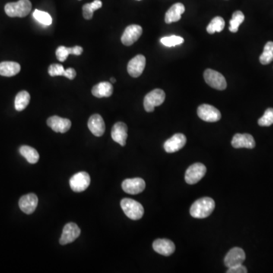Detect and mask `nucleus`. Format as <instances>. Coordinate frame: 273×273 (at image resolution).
Instances as JSON below:
<instances>
[{
  "mask_svg": "<svg viewBox=\"0 0 273 273\" xmlns=\"http://www.w3.org/2000/svg\"><path fill=\"white\" fill-rule=\"evenodd\" d=\"M49 75L51 77L55 76H63L65 72V68L60 64H52L49 67L48 69Z\"/></svg>",
  "mask_w": 273,
  "mask_h": 273,
  "instance_id": "72a5a7b5",
  "label": "nucleus"
},
{
  "mask_svg": "<svg viewBox=\"0 0 273 273\" xmlns=\"http://www.w3.org/2000/svg\"><path fill=\"white\" fill-rule=\"evenodd\" d=\"M121 207L125 215L132 220H139L144 216V209L138 201L130 198H124L121 201Z\"/></svg>",
  "mask_w": 273,
  "mask_h": 273,
  "instance_id": "7ed1b4c3",
  "label": "nucleus"
},
{
  "mask_svg": "<svg viewBox=\"0 0 273 273\" xmlns=\"http://www.w3.org/2000/svg\"><path fill=\"white\" fill-rule=\"evenodd\" d=\"M19 152L21 153V156H23L27 160V161L31 164L37 163L38 160L40 159V155L38 152L33 147H29V146H22L19 149Z\"/></svg>",
  "mask_w": 273,
  "mask_h": 273,
  "instance_id": "393cba45",
  "label": "nucleus"
},
{
  "mask_svg": "<svg viewBox=\"0 0 273 273\" xmlns=\"http://www.w3.org/2000/svg\"><path fill=\"white\" fill-rule=\"evenodd\" d=\"M198 115L202 120L207 122H218L221 119L219 109L211 105H201L198 109Z\"/></svg>",
  "mask_w": 273,
  "mask_h": 273,
  "instance_id": "6e6552de",
  "label": "nucleus"
},
{
  "mask_svg": "<svg viewBox=\"0 0 273 273\" xmlns=\"http://www.w3.org/2000/svg\"><path fill=\"white\" fill-rule=\"evenodd\" d=\"M207 173V167L202 163H194L191 165L185 172V181L188 185L198 183Z\"/></svg>",
  "mask_w": 273,
  "mask_h": 273,
  "instance_id": "423d86ee",
  "label": "nucleus"
},
{
  "mask_svg": "<svg viewBox=\"0 0 273 273\" xmlns=\"http://www.w3.org/2000/svg\"><path fill=\"white\" fill-rule=\"evenodd\" d=\"M226 23H225V20L222 17H214V18L210 21L209 25L207 26V30L210 34L215 33V32H221L223 31L224 29Z\"/></svg>",
  "mask_w": 273,
  "mask_h": 273,
  "instance_id": "cd10ccee",
  "label": "nucleus"
},
{
  "mask_svg": "<svg viewBox=\"0 0 273 273\" xmlns=\"http://www.w3.org/2000/svg\"><path fill=\"white\" fill-rule=\"evenodd\" d=\"M81 235V229L74 223L65 225L62 231V236L59 239V243L62 245L72 243Z\"/></svg>",
  "mask_w": 273,
  "mask_h": 273,
  "instance_id": "1a4fd4ad",
  "label": "nucleus"
},
{
  "mask_svg": "<svg viewBox=\"0 0 273 273\" xmlns=\"http://www.w3.org/2000/svg\"><path fill=\"white\" fill-rule=\"evenodd\" d=\"M260 126L268 127L273 124V109L269 108L265 111L264 115L258 120Z\"/></svg>",
  "mask_w": 273,
  "mask_h": 273,
  "instance_id": "2f4dec72",
  "label": "nucleus"
},
{
  "mask_svg": "<svg viewBox=\"0 0 273 273\" xmlns=\"http://www.w3.org/2000/svg\"><path fill=\"white\" fill-rule=\"evenodd\" d=\"M204 76L206 83L213 88L223 90L227 87L226 78L218 71L213 69H207L204 71Z\"/></svg>",
  "mask_w": 273,
  "mask_h": 273,
  "instance_id": "39448f33",
  "label": "nucleus"
},
{
  "mask_svg": "<svg viewBox=\"0 0 273 273\" xmlns=\"http://www.w3.org/2000/svg\"><path fill=\"white\" fill-rule=\"evenodd\" d=\"M31 8V2L29 0H19L16 2L7 3L5 11L11 17H24L30 12Z\"/></svg>",
  "mask_w": 273,
  "mask_h": 273,
  "instance_id": "f03ea898",
  "label": "nucleus"
},
{
  "mask_svg": "<svg viewBox=\"0 0 273 273\" xmlns=\"http://www.w3.org/2000/svg\"><path fill=\"white\" fill-rule=\"evenodd\" d=\"M146 66V58L143 55H136L130 60L128 65V72L131 77H138L142 74Z\"/></svg>",
  "mask_w": 273,
  "mask_h": 273,
  "instance_id": "ddd939ff",
  "label": "nucleus"
},
{
  "mask_svg": "<svg viewBox=\"0 0 273 273\" xmlns=\"http://www.w3.org/2000/svg\"><path fill=\"white\" fill-rule=\"evenodd\" d=\"M166 99V93L161 89H155L147 93L144 97V106L147 112H152L154 111L156 106L163 104Z\"/></svg>",
  "mask_w": 273,
  "mask_h": 273,
  "instance_id": "20e7f679",
  "label": "nucleus"
},
{
  "mask_svg": "<svg viewBox=\"0 0 273 273\" xmlns=\"http://www.w3.org/2000/svg\"><path fill=\"white\" fill-rule=\"evenodd\" d=\"M214 209L215 201L210 198H203L192 204L190 213L194 218L204 219L210 216Z\"/></svg>",
  "mask_w": 273,
  "mask_h": 273,
  "instance_id": "f257e3e1",
  "label": "nucleus"
},
{
  "mask_svg": "<svg viewBox=\"0 0 273 273\" xmlns=\"http://www.w3.org/2000/svg\"><path fill=\"white\" fill-rule=\"evenodd\" d=\"M111 135L115 142L124 147L128 138V127L123 122H117L112 127Z\"/></svg>",
  "mask_w": 273,
  "mask_h": 273,
  "instance_id": "f3484780",
  "label": "nucleus"
},
{
  "mask_svg": "<svg viewBox=\"0 0 273 273\" xmlns=\"http://www.w3.org/2000/svg\"><path fill=\"white\" fill-rule=\"evenodd\" d=\"M113 93V87L109 82H100L95 85L92 89V94L97 98L109 97Z\"/></svg>",
  "mask_w": 273,
  "mask_h": 273,
  "instance_id": "4be33fe9",
  "label": "nucleus"
},
{
  "mask_svg": "<svg viewBox=\"0 0 273 273\" xmlns=\"http://www.w3.org/2000/svg\"><path fill=\"white\" fill-rule=\"evenodd\" d=\"M122 189L127 194H138L144 191L146 188V183L144 179L141 178L125 179L122 182Z\"/></svg>",
  "mask_w": 273,
  "mask_h": 273,
  "instance_id": "f8f14e48",
  "label": "nucleus"
},
{
  "mask_svg": "<svg viewBox=\"0 0 273 273\" xmlns=\"http://www.w3.org/2000/svg\"><path fill=\"white\" fill-rule=\"evenodd\" d=\"M47 125L49 128H52V131L55 132L63 133L69 131L71 126V122L69 119H63L59 116L50 117L47 119Z\"/></svg>",
  "mask_w": 273,
  "mask_h": 273,
  "instance_id": "dca6fc26",
  "label": "nucleus"
},
{
  "mask_svg": "<svg viewBox=\"0 0 273 273\" xmlns=\"http://www.w3.org/2000/svg\"><path fill=\"white\" fill-rule=\"evenodd\" d=\"M55 55L59 62H65L68 58V55H70L69 47L64 46H59L55 51Z\"/></svg>",
  "mask_w": 273,
  "mask_h": 273,
  "instance_id": "473e14b6",
  "label": "nucleus"
},
{
  "mask_svg": "<svg viewBox=\"0 0 273 273\" xmlns=\"http://www.w3.org/2000/svg\"><path fill=\"white\" fill-rule=\"evenodd\" d=\"M111 82L115 83L116 82V80H115V78H114V77H112V78H111Z\"/></svg>",
  "mask_w": 273,
  "mask_h": 273,
  "instance_id": "4c0bfd02",
  "label": "nucleus"
},
{
  "mask_svg": "<svg viewBox=\"0 0 273 273\" xmlns=\"http://www.w3.org/2000/svg\"><path fill=\"white\" fill-rule=\"evenodd\" d=\"M69 184L71 190L74 192H82L90 185V175L86 172H77L71 178Z\"/></svg>",
  "mask_w": 273,
  "mask_h": 273,
  "instance_id": "0eeeda50",
  "label": "nucleus"
},
{
  "mask_svg": "<svg viewBox=\"0 0 273 273\" xmlns=\"http://www.w3.org/2000/svg\"><path fill=\"white\" fill-rule=\"evenodd\" d=\"M232 145L234 148H255V138L249 134H236L232 138Z\"/></svg>",
  "mask_w": 273,
  "mask_h": 273,
  "instance_id": "2eb2a0df",
  "label": "nucleus"
},
{
  "mask_svg": "<svg viewBox=\"0 0 273 273\" xmlns=\"http://www.w3.org/2000/svg\"><path fill=\"white\" fill-rule=\"evenodd\" d=\"M143 33L142 27L137 24H131L125 28L121 40L125 46H131L141 37Z\"/></svg>",
  "mask_w": 273,
  "mask_h": 273,
  "instance_id": "9d476101",
  "label": "nucleus"
},
{
  "mask_svg": "<svg viewBox=\"0 0 273 273\" xmlns=\"http://www.w3.org/2000/svg\"><path fill=\"white\" fill-rule=\"evenodd\" d=\"M138 1H141V0H138Z\"/></svg>",
  "mask_w": 273,
  "mask_h": 273,
  "instance_id": "58836bf2",
  "label": "nucleus"
},
{
  "mask_svg": "<svg viewBox=\"0 0 273 273\" xmlns=\"http://www.w3.org/2000/svg\"><path fill=\"white\" fill-rule=\"evenodd\" d=\"M273 61V42H267L264 46V52L260 56V62L263 65H268Z\"/></svg>",
  "mask_w": 273,
  "mask_h": 273,
  "instance_id": "bb28decb",
  "label": "nucleus"
},
{
  "mask_svg": "<svg viewBox=\"0 0 273 273\" xmlns=\"http://www.w3.org/2000/svg\"><path fill=\"white\" fill-rule=\"evenodd\" d=\"M30 96L28 92L25 90L19 92L15 96L14 100V108L18 112L24 110L30 103Z\"/></svg>",
  "mask_w": 273,
  "mask_h": 273,
  "instance_id": "b1692460",
  "label": "nucleus"
},
{
  "mask_svg": "<svg viewBox=\"0 0 273 273\" xmlns=\"http://www.w3.org/2000/svg\"><path fill=\"white\" fill-rule=\"evenodd\" d=\"M187 138L183 134H175L165 142L164 149L169 153H173L183 148L186 144Z\"/></svg>",
  "mask_w": 273,
  "mask_h": 273,
  "instance_id": "4468645a",
  "label": "nucleus"
},
{
  "mask_svg": "<svg viewBox=\"0 0 273 273\" xmlns=\"http://www.w3.org/2000/svg\"><path fill=\"white\" fill-rule=\"evenodd\" d=\"M245 251L240 248H234L231 249L226 255L224 259L225 265L228 268L236 267L243 264L245 261Z\"/></svg>",
  "mask_w": 273,
  "mask_h": 273,
  "instance_id": "9b49d317",
  "label": "nucleus"
},
{
  "mask_svg": "<svg viewBox=\"0 0 273 273\" xmlns=\"http://www.w3.org/2000/svg\"><path fill=\"white\" fill-rule=\"evenodd\" d=\"M83 51H84V49H83V48L81 47V46H74V47H72V55H81V54H82Z\"/></svg>",
  "mask_w": 273,
  "mask_h": 273,
  "instance_id": "e433bc0d",
  "label": "nucleus"
},
{
  "mask_svg": "<svg viewBox=\"0 0 273 273\" xmlns=\"http://www.w3.org/2000/svg\"><path fill=\"white\" fill-rule=\"evenodd\" d=\"M21 71V65L17 62H2L0 63V75L12 77Z\"/></svg>",
  "mask_w": 273,
  "mask_h": 273,
  "instance_id": "5701e85b",
  "label": "nucleus"
},
{
  "mask_svg": "<svg viewBox=\"0 0 273 273\" xmlns=\"http://www.w3.org/2000/svg\"><path fill=\"white\" fill-rule=\"evenodd\" d=\"M245 21V14L241 11L234 12L232 18L231 19L229 30L232 33H236L239 30V26Z\"/></svg>",
  "mask_w": 273,
  "mask_h": 273,
  "instance_id": "c85d7f7f",
  "label": "nucleus"
},
{
  "mask_svg": "<svg viewBox=\"0 0 273 273\" xmlns=\"http://www.w3.org/2000/svg\"><path fill=\"white\" fill-rule=\"evenodd\" d=\"M248 273V270L245 266L241 265L236 266V267H232V268H229V270L227 271V273Z\"/></svg>",
  "mask_w": 273,
  "mask_h": 273,
  "instance_id": "f704fd0d",
  "label": "nucleus"
},
{
  "mask_svg": "<svg viewBox=\"0 0 273 273\" xmlns=\"http://www.w3.org/2000/svg\"><path fill=\"white\" fill-rule=\"evenodd\" d=\"M153 248L156 252L166 257L170 256L175 251V244L169 239H157L153 242Z\"/></svg>",
  "mask_w": 273,
  "mask_h": 273,
  "instance_id": "6ab92c4d",
  "label": "nucleus"
},
{
  "mask_svg": "<svg viewBox=\"0 0 273 273\" xmlns=\"http://www.w3.org/2000/svg\"><path fill=\"white\" fill-rule=\"evenodd\" d=\"M103 3L100 0H94L91 3H87L83 6V16L87 20H90L93 17V11L100 9Z\"/></svg>",
  "mask_w": 273,
  "mask_h": 273,
  "instance_id": "a878e982",
  "label": "nucleus"
},
{
  "mask_svg": "<svg viewBox=\"0 0 273 273\" xmlns=\"http://www.w3.org/2000/svg\"><path fill=\"white\" fill-rule=\"evenodd\" d=\"M33 16L38 22L43 24V25L49 26L52 24V17L49 13L46 12V11L36 9L33 11Z\"/></svg>",
  "mask_w": 273,
  "mask_h": 273,
  "instance_id": "c756f323",
  "label": "nucleus"
},
{
  "mask_svg": "<svg viewBox=\"0 0 273 273\" xmlns=\"http://www.w3.org/2000/svg\"><path fill=\"white\" fill-rule=\"evenodd\" d=\"M19 207L21 211L30 215L36 210L38 204V198L36 194H28L27 195L21 197L19 200Z\"/></svg>",
  "mask_w": 273,
  "mask_h": 273,
  "instance_id": "a211bd4d",
  "label": "nucleus"
},
{
  "mask_svg": "<svg viewBox=\"0 0 273 273\" xmlns=\"http://www.w3.org/2000/svg\"><path fill=\"white\" fill-rule=\"evenodd\" d=\"M160 42L164 46H168V47H172V46H177V45L183 43L184 39L182 36L172 35V36H165V37L161 38Z\"/></svg>",
  "mask_w": 273,
  "mask_h": 273,
  "instance_id": "7c9ffc66",
  "label": "nucleus"
},
{
  "mask_svg": "<svg viewBox=\"0 0 273 273\" xmlns=\"http://www.w3.org/2000/svg\"><path fill=\"white\" fill-rule=\"evenodd\" d=\"M76 74H77V73H76L75 70L74 68H69L68 69L65 70L63 76L66 77L68 79L73 80L76 77Z\"/></svg>",
  "mask_w": 273,
  "mask_h": 273,
  "instance_id": "c9c22d12",
  "label": "nucleus"
},
{
  "mask_svg": "<svg viewBox=\"0 0 273 273\" xmlns=\"http://www.w3.org/2000/svg\"><path fill=\"white\" fill-rule=\"evenodd\" d=\"M185 7L182 3H175L168 10L165 17V21L167 24L179 21L182 17V14L185 12Z\"/></svg>",
  "mask_w": 273,
  "mask_h": 273,
  "instance_id": "412c9836",
  "label": "nucleus"
},
{
  "mask_svg": "<svg viewBox=\"0 0 273 273\" xmlns=\"http://www.w3.org/2000/svg\"><path fill=\"white\" fill-rule=\"evenodd\" d=\"M88 128L92 134L96 137H101L106 130L104 121L101 115L94 114L90 117L88 120Z\"/></svg>",
  "mask_w": 273,
  "mask_h": 273,
  "instance_id": "aec40b11",
  "label": "nucleus"
}]
</instances>
